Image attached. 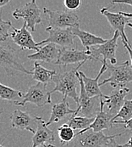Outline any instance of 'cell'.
Listing matches in <instances>:
<instances>
[{"mask_svg": "<svg viewBox=\"0 0 132 147\" xmlns=\"http://www.w3.org/2000/svg\"><path fill=\"white\" fill-rule=\"evenodd\" d=\"M83 64H79L76 68L69 71L56 74L53 80V83L55 84V87L52 91H50V94H53L55 92H59L63 94V98L69 97L73 99L77 105H79L80 95L77 93V88L80 85V81L78 79L77 72Z\"/></svg>", "mask_w": 132, "mask_h": 147, "instance_id": "1", "label": "cell"}, {"mask_svg": "<svg viewBox=\"0 0 132 147\" xmlns=\"http://www.w3.org/2000/svg\"><path fill=\"white\" fill-rule=\"evenodd\" d=\"M0 65L4 68L6 72L11 76L16 71H20L26 75H32L33 72L28 71L20 59L17 50L9 44L0 46Z\"/></svg>", "mask_w": 132, "mask_h": 147, "instance_id": "2", "label": "cell"}, {"mask_svg": "<svg viewBox=\"0 0 132 147\" xmlns=\"http://www.w3.org/2000/svg\"><path fill=\"white\" fill-rule=\"evenodd\" d=\"M124 134L125 133L106 135L103 132H95L90 129L84 133L75 134V138L73 140V147H104L112 140L119 137Z\"/></svg>", "mask_w": 132, "mask_h": 147, "instance_id": "3", "label": "cell"}, {"mask_svg": "<svg viewBox=\"0 0 132 147\" xmlns=\"http://www.w3.org/2000/svg\"><path fill=\"white\" fill-rule=\"evenodd\" d=\"M108 68L110 71L109 78L100 82V86L109 84L113 88H116L118 87H125L126 84L132 82V66L129 61L120 65L108 63Z\"/></svg>", "mask_w": 132, "mask_h": 147, "instance_id": "4", "label": "cell"}, {"mask_svg": "<svg viewBox=\"0 0 132 147\" xmlns=\"http://www.w3.org/2000/svg\"><path fill=\"white\" fill-rule=\"evenodd\" d=\"M77 76L81 86L80 101L75 110V114H74V116H78V114H81L82 117H96L100 111L101 98L103 97H99V96L90 97L85 89L83 80L78 72H77Z\"/></svg>", "mask_w": 132, "mask_h": 147, "instance_id": "5", "label": "cell"}, {"mask_svg": "<svg viewBox=\"0 0 132 147\" xmlns=\"http://www.w3.org/2000/svg\"><path fill=\"white\" fill-rule=\"evenodd\" d=\"M43 13L48 21V27L66 29L79 25L78 16L72 11L51 10L43 8Z\"/></svg>", "mask_w": 132, "mask_h": 147, "instance_id": "6", "label": "cell"}, {"mask_svg": "<svg viewBox=\"0 0 132 147\" xmlns=\"http://www.w3.org/2000/svg\"><path fill=\"white\" fill-rule=\"evenodd\" d=\"M120 33L119 32H114L113 38L102 45L94 47L90 49L91 55L93 57L94 61H101L102 64L110 61V64L115 65L117 63L116 59V49L117 42Z\"/></svg>", "mask_w": 132, "mask_h": 147, "instance_id": "7", "label": "cell"}, {"mask_svg": "<svg viewBox=\"0 0 132 147\" xmlns=\"http://www.w3.org/2000/svg\"><path fill=\"white\" fill-rule=\"evenodd\" d=\"M13 17L16 20L22 18L27 24V28H29L32 32L36 31V25L42 24L43 20L41 17V11L35 0H32L21 7L15 9L12 14Z\"/></svg>", "mask_w": 132, "mask_h": 147, "instance_id": "8", "label": "cell"}, {"mask_svg": "<svg viewBox=\"0 0 132 147\" xmlns=\"http://www.w3.org/2000/svg\"><path fill=\"white\" fill-rule=\"evenodd\" d=\"M51 94L47 89V85L37 83L31 86L24 95L22 101L15 104L19 106H24L26 103H31L37 107H43L46 104L52 103Z\"/></svg>", "mask_w": 132, "mask_h": 147, "instance_id": "9", "label": "cell"}, {"mask_svg": "<svg viewBox=\"0 0 132 147\" xmlns=\"http://www.w3.org/2000/svg\"><path fill=\"white\" fill-rule=\"evenodd\" d=\"M46 31L49 33V35L47 38L37 42L38 47H40L43 44L54 43L62 48H68L69 46H72L74 43L75 35L73 34L71 28L61 29L47 27Z\"/></svg>", "mask_w": 132, "mask_h": 147, "instance_id": "10", "label": "cell"}, {"mask_svg": "<svg viewBox=\"0 0 132 147\" xmlns=\"http://www.w3.org/2000/svg\"><path fill=\"white\" fill-rule=\"evenodd\" d=\"M87 61H94L87 50H78L73 48H61L58 61L54 65H68L75 63H86Z\"/></svg>", "mask_w": 132, "mask_h": 147, "instance_id": "11", "label": "cell"}, {"mask_svg": "<svg viewBox=\"0 0 132 147\" xmlns=\"http://www.w3.org/2000/svg\"><path fill=\"white\" fill-rule=\"evenodd\" d=\"M10 37L13 42L17 46H19L21 50L29 49L35 50L37 52L39 50L40 47L37 46V42H34L31 32L28 31L26 22H24L22 27L20 29L13 27V31L12 32H10Z\"/></svg>", "mask_w": 132, "mask_h": 147, "instance_id": "12", "label": "cell"}, {"mask_svg": "<svg viewBox=\"0 0 132 147\" xmlns=\"http://www.w3.org/2000/svg\"><path fill=\"white\" fill-rule=\"evenodd\" d=\"M130 93V88L126 87H118L109 95V99H103L104 104L108 108V113L115 117L122 108L125 101L126 95Z\"/></svg>", "mask_w": 132, "mask_h": 147, "instance_id": "13", "label": "cell"}, {"mask_svg": "<svg viewBox=\"0 0 132 147\" xmlns=\"http://www.w3.org/2000/svg\"><path fill=\"white\" fill-rule=\"evenodd\" d=\"M108 62H105V63L102 64V67L97 74V76L95 78H88L86 76V74L81 71H78L79 75L81 77L82 80H83V84L85 86V89L87 93V94L90 97H97V96H99V97H103L104 98L105 100H108L109 99V95H104L101 89H100V85H99V78L100 77L108 70Z\"/></svg>", "mask_w": 132, "mask_h": 147, "instance_id": "14", "label": "cell"}, {"mask_svg": "<svg viewBox=\"0 0 132 147\" xmlns=\"http://www.w3.org/2000/svg\"><path fill=\"white\" fill-rule=\"evenodd\" d=\"M37 119V128L36 133L32 138V146L39 147L43 145H49L55 140L54 133L53 130L48 128L47 126V123L40 117H36Z\"/></svg>", "mask_w": 132, "mask_h": 147, "instance_id": "15", "label": "cell"}, {"mask_svg": "<svg viewBox=\"0 0 132 147\" xmlns=\"http://www.w3.org/2000/svg\"><path fill=\"white\" fill-rule=\"evenodd\" d=\"M61 48H59L54 43H47L43 47L39 48V50L35 54L29 55L27 58L34 61H42L45 63H56L59 59Z\"/></svg>", "mask_w": 132, "mask_h": 147, "instance_id": "16", "label": "cell"}, {"mask_svg": "<svg viewBox=\"0 0 132 147\" xmlns=\"http://www.w3.org/2000/svg\"><path fill=\"white\" fill-rule=\"evenodd\" d=\"M11 125L14 128L20 130H28L33 134L36 133L34 126L37 124L36 117H31L28 112L21 110H15L10 116Z\"/></svg>", "mask_w": 132, "mask_h": 147, "instance_id": "17", "label": "cell"}, {"mask_svg": "<svg viewBox=\"0 0 132 147\" xmlns=\"http://www.w3.org/2000/svg\"><path fill=\"white\" fill-rule=\"evenodd\" d=\"M100 12L103 16L106 17V19L108 20L110 26L114 30V32H119L120 33L121 38L125 42H129L125 34V25H127V23L129 22L128 21L130 20V18L125 17L120 12L112 13L109 11V8H102L100 9Z\"/></svg>", "mask_w": 132, "mask_h": 147, "instance_id": "18", "label": "cell"}, {"mask_svg": "<svg viewBox=\"0 0 132 147\" xmlns=\"http://www.w3.org/2000/svg\"><path fill=\"white\" fill-rule=\"evenodd\" d=\"M104 101H103V98H101V106H100V111L98 112V114L97 115L95 121L93 122V123L88 128L82 130V131H79L78 133H84L87 130H93L95 132H102L104 129H109L113 127V116L110 115L109 113L104 111Z\"/></svg>", "mask_w": 132, "mask_h": 147, "instance_id": "19", "label": "cell"}, {"mask_svg": "<svg viewBox=\"0 0 132 147\" xmlns=\"http://www.w3.org/2000/svg\"><path fill=\"white\" fill-rule=\"evenodd\" d=\"M66 99L67 98H63L60 102L53 105L51 116L47 123V126H50L53 123H57L59 121L69 117L70 115L75 114V110H72L69 108V102Z\"/></svg>", "mask_w": 132, "mask_h": 147, "instance_id": "20", "label": "cell"}, {"mask_svg": "<svg viewBox=\"0 0 132 147\" xmlns=\"http://www.w3.org/2000/svg\"><path fill=\"white\" fill-rule=\"evenodd\" d=\"M71 31L75 37L79 38L81 40V44L87 49L86 50L90 51L91 46H99L107 42V39H104L101 37L96 36L92 33H90L88 32L82 31L79 28V25L75 26L74 27H71Z\"/></svg>", "mask_w": 132, "mask_h": 147, "instance_id": "21", "label": "cell"}, {"mask_svg": "<svg viewBox=\"0 0 132 147\" xmlns=\"http://www.w3.org/2000/svg\"><path fill=\"white\" fill-rule=\"evenodd\" d=\"M32 78L38 83L47 85L48 84L53 83V78L56 75V71L54 70H48L44 68L41 64L35 62L33 68Z\"/></svg>", "mask_w": 132, "mask_h": 147, "instance_id": "22", "label": "cell"}, {"mask_svg": "<svg viewBox=\"0 0 132 147\" xmlns=\"http://www.w3.org/2000/svg\"><path fill=\"white\" fill-rule=\"evenodd\" d=\"M25 94L20 90L14 89L3 84H0V98L1 100H5L12 102L14 105L22 101Z\"/></svg>", "mask_w": 132, "mask_h": 147, "instance_id": "23", "label": "cell"}, {"mask_svg": "<svg viewBox=\"0 0 132 147\" xmlns=\"http://www.w3.org/2000/svg\"><path fill=\"white\" fill-rule=\"evenodd\" d=\"M96 117H78L72 115L69 119L68 123H66L69 127H71L74 130L79 129L81 131L85 130L91 126L95 121Z\"/></svg>", "mask_w": 132, "mask_h": 147, "instance_id": "24", "label": "cell"}, {"mask_svg": "<svg viewBox=\"0 0 132 147\" xmlns=\"http://www.w3.org/2000/svg\"><path fill=\"white\" fill-rule=\"evenodd\" d=\"M57 129H58L59 137L61 142L63 143V145L68 144L70 141L75 140V130L71 127L69 126L67 123L59 127Z\"/></svg>", "mask_w": 132, "mask_h": 147, "instance_id": "25", "label": "cell"}, {"mask_svg": "<svg viewBox=\"0 0 132 147\" xmlns=\"http://www.w3.org/2000/svg\"><path fill=\"white\" fill-rule=\"evenodd\" d=\"M118 118H121V122H127L132 118V99L125 101L122 108L120 109L119 112L113 117V122L116 121Z\"/></svg>", "mask_w": 132, "mask_h": 147, "instance_id": "26", "label": "cell"}, {"mask_svg": "<svg viewBox=\"0 0 132 147\" xmlns=\"http://www.w3.org/2000/svg\"><path fill=\"white\" fill-rule=\"evenodd\" d=\"M12 27V23L9 20L3 21L2 17H0V41L4 42L9 36H10V32H9V28Z\"/></svg>", "mask_w": 132, "mask_h": 147, "instance_id": "27", "label": "cell"}, {"mask_svg": "<svg viewBox=\"0 0 132 147\" xmlns=\"http://www.w3.org/2000/svg\"><path fill=\"white\" fill-rule=\"evenodd\" d=\"M65 6L69 10H75L80 8L81 4V0H65Z\"/></svg>", "mask_w": 132, "mask_h": 147, "instance_id": "28", "label": "cell"}, {"mask_svg": "<svg viewBox=\"0 0 132 147\" xmlns=\"http://www.w3.org/2000/svg\"><path fill=\"white\" fill-rule=\"evenodd\" d=\"M113 124H123L124 127L128 130V131H132V118L130 121H127V122H121V121H114L113 122Z\"/></svg>", "mask_w": 132, "mask_h": 147, "instance_id": "29", "label": "cell"}, {"mask_svg": "<svg viewBox=\"0 0 132 147\" xmlns=\"http://www.w3.org/2000/svg\"><path fill=\"white\" fill-rule=\"evenodd\" d=\"M122 42H123V44H124L125 48L126 49L127 52L129 53V55H130V58H131V66H132V46L131 45V43H130V42H125V40H123V39H122Z\"/></svg>", "mask_w": 132, "mask_h": 147, "instance_id": "30", "label": "cell"}, {"mask_svg": "<svg viewBox=\"0 0 132 147\" xmlns=\"http://www.w3.org/2000/svg\"><path fill=\"white\" fill-rule=\"evenodd\" d=\"M112 4H126L132 7V0H126V1H112Z\"/></svg>", "mask_w": 132, "mask_h": 147, "instance_id": "31", "label": "cell"}, {"mask_svg": "<svg viewBox=\"0 0 132 147\" xmlns=\"http://www.w3.org/2000/svg\"><path fill=\"white\" fill-rule=\"evenodd\" d=\"M104 147H119V145L116 143L115 139H113V140H112L109 143L108 145H106Z\"/></svg>", "mask_w": 132, "mask_h": 147, "instance_id": "32", "label": "cell"}, {"mask_svg": "<svg viewBox=\"0 0 132 147\" xmlns=\"http://www.w3.org/2000/svg\"><path fill=\"white\" fill-rule=\"evenodd\" d=\"M119 147H132V136L131 138L125 144L119 145Z\"/></svg>", "mask_w": 132, "mask_h": 147, "instance_id": "33", "label": "cell"}, {"mask_svg": "<svg viewBox=\"0 0 132 147\" xmlns=\"http://www.w3.org/2000/svg\"><path fill=\"white\" fill-rule=\"evenodd\" d=\"M9 3V0H0V7L2 8Z\"/></svg>", "mask_w": 132, "mask_h": 147, "instance_id": "34", "label": "cell"}, {"mask_svg": "<svg viewBox=\"0 0 132 147\" xmlns=\"http://www.w3.org/2000/svg\"><path fill=\"white\" fill-rule=\"evenodd\" d=\"M120 13L125 16V17H128V18H132V13H126V12H123V11H120Z\"/></svg>", "mask_w": 132, "mask_h": 147, "instance_id": "35", "label": "cell"}, {"mask_svg": "<svg viewBox=\"0 0 132 147\" xmlns=\"http://www.w3.org/2000/svg\"><path fill=\"white\" fill-rule=\"evenodd\" d=\"M39 147H55L54 146H53L52 144H48V145H43V146H39Z\"/></svg>", "mask_w": 132, "mask_h": 147, "instance_id": "36", "label": "cell"}, {"mask_svg": "<svg viewBox=\"0 0 132 147\" xmlns=\"http://www.w3.org/2000/svg\"><path fill=\"white\" fill-rule=\"evenodd\" d=\"M126 26H129V27H131V28H132V23H131V22H128Z\"/></svg>", "mask_w": 132, "mask_h": 147, "instance_id": "37", "label": "cell"}, {"mask_svg": "<svg viewBox=\"0 0 132 147\" xmlns=\"http://www.w3.org/2000/svg\"><path fill=\"white\" fill-rule=\"evenodd\" d=\"M0 147H3V146H2V145H1V146H0Z\"/></svg>", "mask_w": 132, "mask_h": 147, "instance_id": "38", "label": "cell"}]
</instances>
